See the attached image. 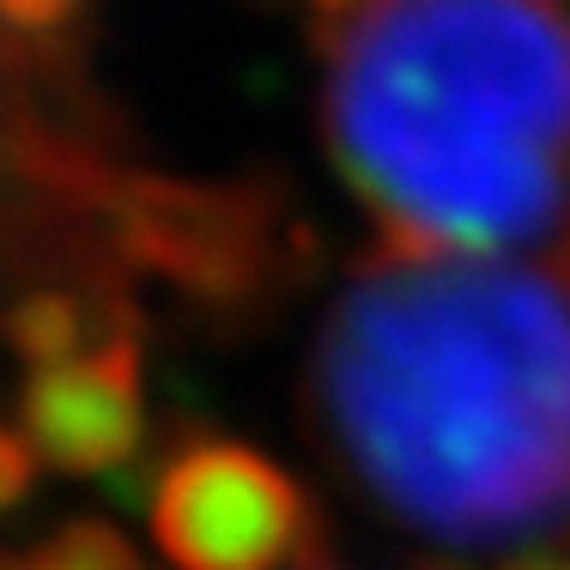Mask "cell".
Instances as JSON below:
<instances>
[{
	"label": "cell",
	"instance_id": "obj_5",
	"mask_svg": "<svg viewBox=\"0 0 570 570\" xmlns=\"http://www.w3.org/2000/svg\"><path fill=\"white\" fill-rule=\"evenodd\" d=\"M121 237L158 274L195 292L230 297L262 279L267 207L249 188H188V183H128L116 195Z\"/></svg>",
	"mask_w": 570,
	"mask_h": 570
},
{
	"label": "cell",
	"instance_id": "obj_10",
	"mask_svg": "<svg viewBox=\"0 0 570 570\" xmlns=\"http://www.w3.org/2000/svg\"><path fill=\"white\" fill-rule=\"evenodd\" d=\"M304 7H309V12H316V19H322V24H341V19H346V12H358V7H364V0H304Z\"/></svg>",
	"mask_w": 570,
	"mask_h": 570
},
{
	"label": "cell",
	"instance_id": "obj_6",
	"mask_svg": "<svg viewBox=\"0 0 570 570\" xmlns=\"http://www.w3.org/2000/svg\"><path fill=\"white\" fill-rule=\"evenodd\" d=\"M7 341L19 352L31 371H49V364H67L79 358V352H91L98 341H110V334L91 328V309L79 292H61V285H43V292L19 297L7 316Z\"/></svg>",
	"mask_w": 570,
	"mask_h": 570
},
{
	"label": "cell",
	"instance_id": "obj_11",
	"mask_svg": "<svg viewBox=\"0 0 570 570\" xmlns=\"http://www.w3.org/2000/svg\"><path fill=\"white\" fill-rule=\"evenodd\" d=\"M510 570H570V559H515Z\"/></svg>",
	"mask_w": 570,
	"mask_h": 570
},
{
	"label": "cell",
	"instance_id": "obj_12",
	"mask_svg": "<svg viewBox=\"0 0 570 570\" xmlns=\"http://www.w3.org/2000/svg\"><path fill=\"white\" fill-rule=\"evenodd\" d=\"M0 570H43V564H37L31 552H24V559H0Z\"/></svg>",
	"mask_w": 570,
	"mask_h": 570
},
{
	"label": "cell",
	"instance_id": "obj_1",
	"mask_svg": "<svg viewBox=\"0 0 570 570\" xmlns=\"http://www.w3.org/2000/svg\"><path fill=\"white\" fill-rule=\"evenodd\" d=\"M316 401L352 480L461 552L570 528V267L395 249L316 341Z\"/></svg>",
	"mask_w": 570,
	"mask_h": 570
},
{
	"label": "cell",
	"instance_id": "obj_8",
	"mask_svg": "<svg viewBox=\"0 0 570 570\" xmlns=\"http://www.w3.org/2000/svg\"><path fill=\"white\" fill-rule=\"evenodd\" d=\"M37 473H43V461H37V450L24 443V431L0 425V510H19L24 498H31Z\"/></svg>",
	"mask_w": 570,
	"mask_h": 570
},
{
	"label": "cell",
	"instance_id": "obj_7",
	"mask_svg": "<svg viewBox=\"0 0 570 570\" xmlns=\"http://www.w3.org/2000/svg\"><path fill=\"white\" fill-rule=\"evenodd\" d=\"M31 559L43 570H140V552L104 515H79V522H61L43 547H31Z\"/></svg>",
	"mask_w": 570,
	"mask_h": 570
},
{
	"label": "cell",
	"instance_id": "obj_3",
	"mask_svg": "<svg viewBox=\"0 0 570 570\" xmlns=\"http://www.w3.org/2000/svg\"><path fill=\"white\" fill-rule=\"evenodd\" d=\"M309 534V504L274 455L200 438L158 468L153 540L176 570H279Z\"/></svg>",
	"mask_w": 570,
	"mask_h": 570
},
{
	"label": "cell",
	"instance_id": "obj_9",
	"mask_svg": "<svg viewBox=\"0 0 570 570\" xmlns=\"http://www.w3.org/2000/svg\"><path fill=\"white\" fill-rule=\"evenodd\" d=\"M86 7L91 0H0V24H12L24 37H49V31H67Z\"/></svg>",
	"mask_w": 570,
	"mask_h": 570
},
{
	"label": "cell",
	"instance_id": "obj_4",
	"mask_svg": "<svg viewBox=\"0 0 570 570\" xmlns=\"http://www.w3.org/2000/svg\"><path fill=\"white\" fill-rule=\"evenodd\" d=\"M19 431L49 473L104 480L128 468L146 443L140 346L128 334H110L79 358L31 371L19 395Z\"/></svg>",
	"mask_w": 570,
	"mask_h": 570
},
{
	"label": "cell",
	"instance_id": "obj_2",
	"mask_svg": "<svg viewBox=\"0 0 570 570\" xmlns=\"http://www.w3.org/2000/svg\"><path fill=\"white\" fill-rule=\"evenodd\" d=\"M322 61L334 170L383 243L510 255L570 219V0H364Z\"/></svg>",
	"mask_w": 570,
	"mask_h": 570
}]
</instances>
